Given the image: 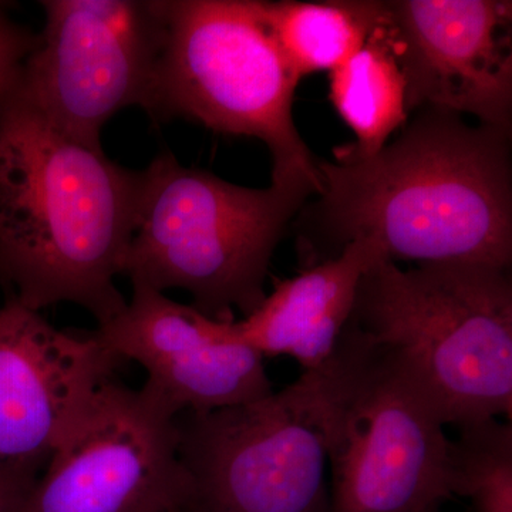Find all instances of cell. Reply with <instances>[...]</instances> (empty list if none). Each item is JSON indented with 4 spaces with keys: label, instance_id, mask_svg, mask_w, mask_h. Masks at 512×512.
I'll return each mask as SVG.
<instances>
[{
    "label": "cell",
    "instance_id": "4fadbf2b",
    "mask_svg": "<svg viewBox=\"0 0 512 512\" xmlns=\"http://www.w3.org/2000/svg\"><path fill=\"white\" fill-rule=\"evenodd\" d=\"M379 259L373 242H352L336 258L275 282L251 315L229 322V333L264 359L289 356L303 372L318 369L348 325L360 279Z\"/></svg>",
    "mask_w": 512,
    "mask_h": 512
},
{
    "label": "cell",
    "instance_id": "2e32d148",
    "mask_svg": "<svg viewBox=\"0 0 512 512\" xmlns=\"http://www.w3.org/2000/svg\"><path fill=\"white\" fill-rule=\"evenodd\" d=\"M450 441L453 493L474 512H512L511 421L488 419L458 427Z\"/></svg>",
    "mask_w": 512,
    "mask_h": 512
},
{
    "label": "cell",
    "instance_id": "5b68a950",
    "mask_svg": "<svg viewBox=\"0 0 512 512\" xmlns=\"http://www.w3.org/2000/svg\"><path fill=\"white\" fill-rule=\"evenodd\" d=\"M328 512H440L453 500L446 424L393 350L346 325L318 367Z\"/></svg>",
    "mask_w": 512,
    "mask_h": 512
},
{
    "label": "cell",
    "instance_id": "7a4b0ae2",
    "mask_svg": "<svg viewBox=\"0 0 512 512\" xmlns=\"http://www.w3.org/2000/svg\"><path fill=\"white\" fill-rule=\"evenodd\" d=\"M15 74L0 89V284L33 311L74 303L104 325L127 306L116 278L141 171L56 127Z\"/></svg>",
    "mask_w": 512,
    "mask_h": 512
},
{
    "label": "cell",
    "instance_id": "8992f818",
    "mask_svg": "<svg viewBox=\"0 0 512 512\" xmlns=\"http://www.w3.org/2000/svg\"><path fill=\"white\" fill-rule=\"evenodd\" d=\"M164 43L144 111L254 137L271 151L272 183L320 191L316 158L293 121L299 80L262 16L261 0H163Z\"/></svg>",
    "mask_w": 512,
    "mask_h": 512
},
{
    "label": "cell",
    "instance_id": "ac0fdd59",
    "mask_svg": "<svg viewBox=\"0 0 512 512\" xmlns=\"http://www.w3.org/2000/svg\"><path fill=\"white\" fill-rule=\"evenodd\" d=\"M42 471L30 464L0 463V512H22Z\"/></svg>",
    "mask_w": 512,
    "mask_h": 512
},
{
    "label": "cell",
    "instance_id": "7c38bea8",
    "mask_svg": "<svg viewBox=\"0 0 512 512\" xmlns=\"http://www.w3.org/2000/svg\"><path fill=\"white\" fill-rule=\"evenodd\" d=\"M228 325L163 292L133 288L124 311L93 335L120 360L143 366L144 387L175 413H210L272 393L264 357L232 338Z\"/></svg>",
    "mask_w": 512,
    "mask_h": 512
},
{
    "label": "cell",
    "instance_id": "9c48e42d",
    "mask_svg": "<svg viewBox=\"0 0 512 512\" xmlns=\"http://www.w3.org/2000/svg\"><path fill=\"white\" fill-rule=\"evenodd\" d=\"M178 414L146 387L110 379L56 448L22 512H178L187 484Z\"/></svg>",
    "mask_w": 512,
    "mask_h": 512
},
{
    "label": "cell",
    "instance_id": "e0dca14e",
    "mask_svg": "<svg viewBox=\"0 0 512 512\" xmlns=\"http://www.w3.org/2000/svg\"><path fill=\"white\" fill-rule=\"evenodd\" d=\"M37 45V33L10 18L0 3V87L12 79Z\"/></svg>",
    "mask_w": 512,
    "mask_h": 512
},
{
    "label": "cell",
    "instance_id": "9a60e30c",
    "mask_svg": "<svg viewBox=\"0 0 512 512\" xmlns=\"http://www.w3.org/2000/svg\"><path fill=\"white\" fill-rule=\"evenodd\" d=\"M261 10L279 52L299 82L345 63L365 45L382 18L380 0H261Z\"/></svg>",
    "mask_w": 512,
    "mask_h": 512
},
{
    "label": "cell",
    "instance_id": "30bf717a",
    "mask_svg": "<svg viewBox=\"0 0 512 512\" xmlns=\"http://www.w3.org/2000/svg\"><path fill=\"white\" fill-rule=\"evenodd\" d=\"M511 23L512 3L501 0L383 2L409 114L436 107L511 131Z\"/></svg>",
    "mask_w": 512,
    "mask_h": 512
},
{
    "label": "cell",
    "instance_id": "277c9868",
    "mask_svg": "<svg viewBox=\"0 0 512 512\" xmlns=\"http://www.w3.org/2000/svg\"><path fill=\"white\" fill-rule=\"evenodd\" d=\"M349 325L402 359L443 423L512 416V282L468 262L402 269L379 259L360 279Z\"/></svg>",
    "mask_w": 512,
    "mask_h": 512
},
{
    "label": "cell",
    "instance_id": "6da1fadb",
    "mask_svg": "<svg viewBox=\"0 0 512 512\" xmlns=\"http://www.w3.org/2000/svg\"><path fill=\"white\" fill-rule=\"evenodd\" d=\"M366 157L316 158L320 191L296 215L302 269L370 241L386 261L510 271L511 131L423 107Z\"/></svg>",
    "mask_w": 512,
    "mask_h": 512
},
{
    "label": "cell",
    "instance_id": "5bb4252c",
    "mask_svg": "<svg viewBox=\"0 0 512 512\" xmlns=\"http://www.w3.org/2000/svg\"><path fill=\"white\" fill-rule=\"evenodd\" d=\"M330 101L355 133V143L336 148L350 157L375 154L409 119L406 80L382 18L365 45L329 72Z\"/></svg>",
    "mask_w": 512,
    "mask_h": 512
},
{
    "label": "cell",
    "instance_id": "ba28073f",
    "mask_svg": "<svg viewBox=\"0 0 512 512\" xmlns=\"http://www.w3.org/2000/svg\"><path fill=\"white\" fill-rule=\"evenodd\" d=\"M45 26L15 74L43 114L86 146L117 111L144 110L164 43L163 0H43Z\"/></svg>",
    "mask_w": 512,
    "mask_h": 512
},
{
    "label": "cell",
    "instance_id": "8fae6325",
    "mask_svg": "<svg viewBox=\"0 0 512 512\" xmlns=\"http://www.w3.org/2000/svg\"><path fill=\"white\" fill-rule=\"evenodd\" d=\"M121 362L93 333L56 329L6 295L0 306V463L45 468Z\"/></svg>",
    "mask_w": 512,
    "mask_h": 512
},
{
    "label": "cell",
    "instance_id": "3957f363",
    "mask_svg": "<svg viewBox=\"0 0 512 512\" xmlns=\"http://www.w3.org/2000/svg\"><path fill=\"white\" fill-rule=\"evenodd\" d=\"M312 195L303 183H228L163 150L141 171L121 274L133 288L187 291L208 318H245L264 302L272 255Z\"/></svg>",
    "mask_w": 512,
    "mask_h": 512
},
{
    "label": "cell",
    "instance_id": "52a82bcc",
    "mask_svg": "<svg viewBox=\"0 0 512 512\" xmlns=\"http://www.w3.org/2000/svg\"><path fill=\"white\" fill-rule=\"evenodd\" d=\"M187 495L178 512H328L316 370L279 393L177 417Z\"/></svg>",
    "mask_w": 512,
    "mask_h": 512
}]
</instances>
